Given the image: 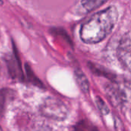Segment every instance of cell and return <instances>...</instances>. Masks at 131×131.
<instances>
[{"mask_svg": "<svg viewBox=\"0 0 131 131\" xmlns=\"http://www.w3.org/2000/svg\"><path fill=\"white\" fill-rule=\"evenodd\" d=\"M42 114L49 118L62 120L67 116L68 110L66 105L58 99L49 97L41 106Z\"/></svg>", "mask_w": 131, "mask_h": 131, "instance_id": "3", "label": "cell"}, {"mask_svg": "<svg viewBox=\"0 0 131 131\" xmlns=\"http://www.w3.org/2000/svg\"><path fill=\"white\" fill-rule=\"evenodd\" d=\"M0 72H1V66H0Z\"/></svg>", "mask_w": 131, "mask_h": 131, "instance_id": "11", "label": "cell"}, {"mask_svg": "<svg viewBox=\"0 0 131 131\" xmlns=\"http://www.w3.org/2000/svg\"><path fill=\"white\" fill-rule=\"evenodd\" d=\"M119 17L116 6H110L94 14L85 22L80 31L81 40L87 44L103 41L113 29Z\"/></svg>", "mask_w": 131, "mask_h": 131, "instance_id": "1", "label": "cell"}, {"mask_svg": "<svg viewBox=\"0 0 131 131\" xmlns=\"http://www.w3.org/2000/svg\"><path fill=\"white\" fill-rule=\"evenodd\" d=\"M116 55L123 68L131 73V31L125 33L119 39Z\"/></svg>", "mask_w": 131, "mask_h": 131, "instance_id": "4", "label": "cell"}, {"mask_svg": "<svg viewBox=\"0 0 131 131\" xmlns=\"http://www.w3.org/2000/svg\"><path fill=\"white\" fill-rule=\"evenodd\" d=\"M106 92L111 102L116 106L131 105V82L126 80H113L106 86Z\"/></svg>", "mask_w": 131, "mask_h": 131, "instance_id": "2", "label": "cell"}, {"mask_svg": "<svg viewBox=\"0 0 131 131\" xmlns=\"http://www.w3.org/2000/svg\"><path fill=\"white\" fill-rule=\"evenodd\" d=\"M6 62L8 71L10 76L13 78H22L23 71L21 69V63L16 49L13 50V55L9 57V59Z\"/></svg>", "mask_w": 131, "mask_h": 131, "instance_id": "5", "label": "cell"}, {"mask_svg": "<svg viewBox=\"0 0 131 131\" xmlns=\"http://www.w3.org/2000/svg\"><path fill=\"white\" fill-rule=\"evenodd\" d=\"M0 131H3V129H2V128H1V126H0Z\"/></svg>", "mask_w": 131, "mask_h": 131, "instance_id": "10", "label": "cell"}, {"mask_svg": "<svg viewBox=\"0 0 131 131\" xmlns=\"http://www.w3.org/2000/svg\"><path fill=\"white\" fill-rule=\"evenodd\" d=\"M3 0H0V6H3Z\"/></svg>", "mask_w": 131, "mask_h": 131, "instance_id": "9", "label": "cell"}, {"mask_svg": "<svg viewBox=\"0 0 131 131\" xmlns=\"http://www.w3.org/2000/svg\"><path fill=\"white\" fill-rule=\"evenodd\" d=\"M7 90H0V108H2L4 105V103L6 99L7 96Z\"/></svg>", "mask_w": 131, "mask_h": 131, "instance_id": "8", "label": "cell"}, {"mask_svg": "<svg viewBox=\"0 0 131 131\" xmlns=\"http://www.w3.org/2000/svg\"><path fill=\"white\" fill-rule=\"evenodd\" d=\"M107 2V0H82V6L87 12H91Z\"/></svg>", "mask_w": 131, "mask_h": 131, "instance_id": "7", "label": "cell"}, {"mask_svg": "<svg viewBox=\"0 0 131 131\" xmlns=\"http://www.w3.org/2000/svg\"><path fill=\"white\" fill-rule=\"evenodd\" d=\"M74 74H75V78L76 80L79 85V86L80 87V89L84 92V93H87L89 91V82L87 78L86 77L85 74L83 73L82 70H80L78 68H76L74 70Z\"/></svg>", "mask_w": 131, "mask_h": 131, "instance_id": "6", "label": "cell"}]
</instances>
